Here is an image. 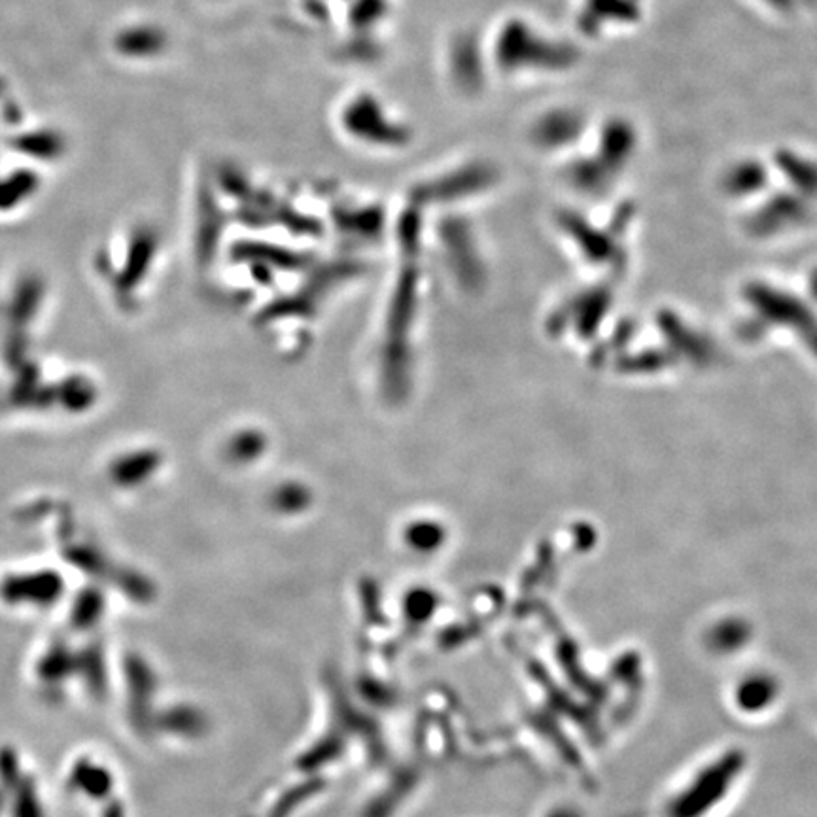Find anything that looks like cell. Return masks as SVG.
<instances>
[{
  "instance_id": "obj_1",
  "label": "cell",
  "mask_w": 817,
  "mask_h": 817,
  "mask_svg": "<svg viewBox=\"0 0 817 817\" xmlns=\"http://www.w3.org/2000/svg\"><path fill=\"white\" fill-rule=\"evenodd\" d=\"M40 175L34 169L12 170L0 177V210L18 209L39 191Z\"/></svg>"
},
{
  "instance_id": "obj_2",
  "label": "cell",
  "mask_w": 817,
  "mask_h": 817,
  "mask_svg": "<svg viewBox=\"0 0 817 817\" xmlns=\"http://www.w3.org/2000/svg\"><path fill=\"white\" fill-rule=\"evenodd\" d=\"M736 702H739L740 710L744 712H761L766 706L774 704V699L778 696L776 691V683L766 675L755 673V675H747L744 680H740L739 687H736Z\"/></svg>"
},
{
  "instance_id": "obj_3",
  "label": "cell",
  "mask_w": 817,
  "mask_h": 817,
  "mask_svg": "<svg viewBox=\"0 0 817 817\" xmlns=\"http://www.w3.org/2000/svg\"><path fill=\"white\" fill-rule=\"evenodd\" d=\"M18 148L21 154L39 159V161H53L63 156L65 140L60 133L42 129V132L27 133L18 138Z\"/></svg>"
}]
</instances>
